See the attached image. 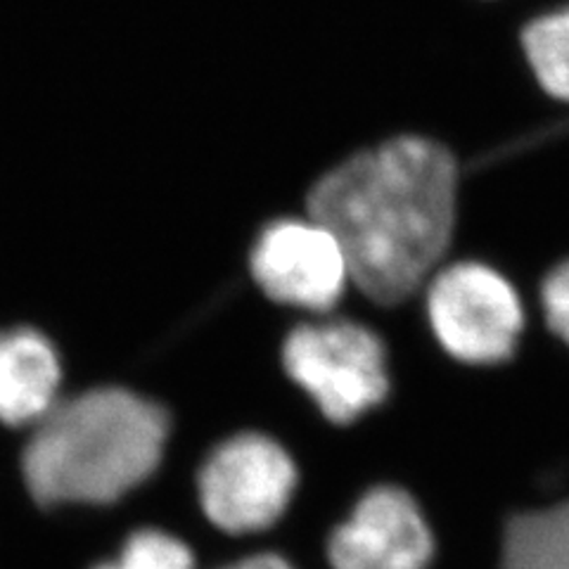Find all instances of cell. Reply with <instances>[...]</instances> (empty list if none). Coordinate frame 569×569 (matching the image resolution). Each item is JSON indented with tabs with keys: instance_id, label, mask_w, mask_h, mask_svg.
Masks as SVG:
<instances>
[{
	"instance_id": "5",
	"label": "cell",
	"mask_w": 569,
	"mask_h": 569,
	"mask_svg": "<svg viewBox=\"0 0 569 569\" xmlns=\"http://www.w3.org/2000/svg\"><path fill=\"white\" fill-rule=\"evenodd\" d=\"M297 466L280 443L244 432L221 441L198 475L207 520L226 533H254L273 527L297 489Z\"/></svg>"
},
{
	"instance_id": "11",
	"label": "cell",
	"mask_w": 569,
	"mask_h": 569,
	"mask_svg": "<svg viewBox=\"0 0 569 569\" xmlns=\"http://www.w3.org/2000/svg\"><path fill=\"white\" fill-rule=\"evenodd\" d=\"M93 569H194L192 548L162 529H138L114 560Z\"/></svg>"
},
{
	"instance_id": "2",
	"label": "cell",
	"mask_w": 569,
	"mask_h": 569,
	"mask_svg": "<svg viewBox=\"0 0 569 569\" xmlns=\"http://www.w3.org/2000/svg\"><path fill=\"white\" fill-rule=\"evenodd\" d=\"M169 413L121 387H98L56 403L36 422L22 472L41 506H104L152 477L164 458Z\"/></svg>"
},
{
	"instance_id": "12",
	"label": "cell",
	"mask_w": 569,
	"mask_h": 569,
	"mask_svg": "<svg viewBox=\"0 0 569 569\" xmlns=\"http://www.w3.org/2000/svg\"><path fill=\"white\" fill-rule=\"evenodd\" d=\"M546 323L569 347V261L558 266L541 288Z\"/></svg>"
},
{
	"instance_id": "3",
	"label": "cell",
	"mask_w": 569,
	"mask_h": 569,
	"mask_svg": "<svg viewBox=\"0 0 569 569\" xmlns=\"http://www.w3.org/2000/svg\"><path fill=\"white\" fill-rule=\"evenodd\" d=\"M282 366L318 411L337 425L361 418L389 395L385 345L353 320L295 328L282 345Z\"/></svg>"
},
{
	"instance_id": "13",
	"label": "cell",
	"mask_w": 569,
	"mask_h": 569,
	"mask_svg": "<svg viewBox=\"0 0 569 569\" xmlns=\"http://www.w3.org/2000/svg\"><path fill=\"white\" fill-rule=\"evenodd\" d=\"M221 569H295V567L276 553H259V556L242 558L238 562H230Z\"/></svg>"
},
{
	"instance_id": "1",
	"label": "cell",
	"mask_w": 569,
	"mask_h": 569,
	"mask_svg": "<svg viewBox=\"0 0 569 569\" xmlns=\"http://www.w3.org/2000/svg\"><path fill=\"white\" fill-rule=\"evenodd\" d=\"M307 207L340 242L356 288L395 307L427 284L449 252L456 159L430 138H391L318 178Z\"/></svg>"
},
{
	"instance_id": "4",
	"label": "cell",
	"mask_w": 569,
	"mask_h": 569,
	"mask_svg": "<svg viewBox=\"0 0 569 569\" xmlns=\"http://www.w3.org/2000/svg\"><path fill=\"white\" fill-rule=\"evenodd\" d=\"M425 307L437 342L460 363H506L520 345L522 299L487 263L460 261L437 271L427 280Z\"/></svg>"
},
{
	"instance_id": "9",
	"label": "cell",
	"mask_w": 569,
	"mask_h": 569,
	"mask_svg": "<svg viewBox=\"0 0 569 569\" xmlns=\"http://www.w3.org/2000/svg\"><path fill=\"white\" fill-rule=\"evenodd\" d=\"M496 569H569V496L508 512Z\"/></svg>"
},
{
	"instance_id": "10",
	"label": "cell",
	"mask_w": 569,
	"mask_h": 569,
	"mask_svg": "<svg viewBox=\"0 0 569 569\" xmlns=\"http://www.w3.org/2000/svg\"><path fill=\"white\" fill-rule=\"evenodd\" d=\"M522 48L543 91L569 102V8L529 22L522 31Z\"/></svg>"
},
{
	"instance_id": "6",
	"label": "cell",
	"mask_w": 569,
	"mask_h": 569,
	"mask_svg": "<svg viewBox=\"0 0 569 569\" xmlns=\"http://www.w3.org/2000/svg\"><path fill=\"white\" fill-rule=\"evenodd\" d=\"M249 269L259 290L284 307L326 313L351 280L345 252L316 219H282L261 230Z\"/></svg>"
},
{
	"instance_id": "8",
	"label": "cell",
	"mask_w": 569,
	"mask_h": 569,
	"mask_svg": "<svg viewBox=\"0 0 569 569\" xmlns=\"http://www.w3.org/2000/svg\"><path fill=\"white\" fill-rule=\"evenodd\" d=\"M60 380L58 351L41 332L31 328L0 332V422L10 427L41 422L58 403Z\"/></svg>"
},
{
	"instance_id": "7",
	"label": "cell",
	"mask_w": 569,
	"mask_h": 569,
	"mask_svg": "<svg viewBox=\"0 0 569 569\" xmlns=\"http://www.w3.org/2000/svg\"><path fill=\"white\" fill-rule=\"evenodd\" d=\"M432 556V529L399 487L370 489L328 539L332 569H427Z\"/></svg>"
}]
</instances>
